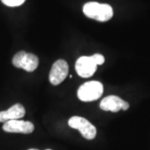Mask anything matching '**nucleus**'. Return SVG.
Wrapping results in <instances>:
<instances>
[{"instance_id": "11", "label": "nucleus", "mask_w": 150, "mask_h": 150, "mask_svg": "<svg viewBox=\"0 0 150 150\" xmlns=\"http://www.w3.org/2000/svg\"><path fill=\"white\" fill-rule=\"evenodd\" d=\"M92 58L93 59V61L96 63L97 65H102L103 64H104L105 62V59L103 56L102 54H95L93 55H92Z\"/></svg>"}, {"instance_id": "12", "label": "nucleus", "mask_w": 150, "mask_h": 150, "mask_svg": "<svg viewBox=\"0 0 150 150\" xmlns=\"http://www.w3.org/2000/svg\"><path fill=\"white\" fill-rule=\"evenodd\" d=\"M28 150H38V149H30Z\"/></svg>"}, {"instance_id": "1", "label": "nucleus", "mask_w": 150, "mask_h": 150, "mask_svg": "<svg viewBox=\"0 0 150 150\" xmlns=\"http://www.w3.org/2000/svg\"><path fill=\"white\" fill-rule=\"evenodd\" d=\"M83 12L88 18L99 22L108 21L113 15L111 6L97 2H88L85 4L83 7Z\"/></svg>"}, {"instance_id": "6", "label": "nucleus", "mask_w": 150, "mask_h": 150, "mask_svg": "<svg viewBox=\"0 0 150 150\" xmlns=\"http://www.w3.org/2000/svg\"><path fill=\"white\" fill-rule=\"evenodd\" d=\"M98 65L92 56H83L76 61L75 69L82 78H89L96 72Z\"/></svg>"}, {"instance_id": "10", "label": "nucleus", "mask_w": 150, "mask_h": 150, "mask_svg": "<svg viewBox=\"0 0 150 150\" xmlns=\"http://www.w3.org/2000/svg\"><path fill=\"white\" fill-rule=\"evenodd\" d=\"M2 3L8 7H18L22 5L25 0H1Z\"/></svg>"}, {"instance_id": "3", "label": "nucleus", "mask_w": 150, "mask_h": 150, "mask_svg": "<svg viewBox=\"0 0 150 150\" xmlns=\"http://www.w3.org/2000/svg\"><path fill=\"white\" fill-rule=\"evenodd\" d=\"M68 123L72 129H78L86 139L92 140L96 137L97 129L95 126L86 118L79 116H73L69 118Z\"/></svg>"}, {"instance_id": "4", "label": "nucleus", "mask_w": 150, "mask_h": 150, "mask_svg": "<svg viewBox=\"0 0 150 150\" xmlns=\"http://www.w3.org/2000/svg\"><path fill=\"white\" fill-rule=\"evenodd\" d=\"M12 63L18 69H23L27 72H33L38 68L39 61L35 54L19 51L13 56Z\"/></svg>"}, {"instance_id": "13", "label": "nucleus", "mask_w": 150, "mask_h": 150, "mask_svg": "<svg viewBox=\"0 0 150 150\" xmlns=\"http://www.w3.org/2000/svg\"><path fill=\"white\" fill-rule=\"evenodd\" d=\"M46 150H52V149H46Z\"/></svg>"}, {"instance_id": "2", "label": "nucleus", "mask_w": 150, "mask_h": 150, "mask_svg": "<svg viewBox=\"0 0 150 150\" xmlns=\"http://www.w3.org/2000/svg\"><path fill=\"white\" fill-rule=\"evenodd\" d=\"M103 93V85L98 81L86 82L79 88L78 98L83 102H93L98 99Z\"/></svg>"}, {"instance_id": "7", "label": "nucleus", "mask_w": 150, "mask_h": 150, "mask_svg": "<svg viewBox=\"0 0 150 150\" xmlns=\"http://www.w3.org/2000/svg\"><path fill=\"white\" fill-rule=\"evenodd\" d=\"M4 131L7 133L17 134H31L34 130V125L30 121H24L20 119L8 121L3 126Z\"/></svg>"}, {"instance_id": "9", "label": "nucleus", "mask_w": 150, "mask_h": 150, "mask_svg": "<svg viewBox=\"0 0 150 150\" xmlns=\"http://www.w3.org/2000/svg\"><path fill=\"white\" fill-rule=\"evenodd\" d=\"M25 115V108L20 103L13 105L8 110L0 112V123L20 119Z\"/></svg>"}, {"instance_id": "5", "label": "nucleus", "mask_w": 150, "mask_h": 150, "mask_svg": "<svg viewBox=\"0 0 150 150\" xmlns=\"http://www.w3.org/2000/svg\"><path fill=\"white\" fill-rule=\"evenodd\" d=\"M69 74V64L64 59L54 62L49 73V81L53 85H59L63 83Z\"/></svg>"}, {"instance_id": "8", "label": "nucleus", "mask_w": 150, "mask_h": 150, "mask_svg": "<svg viewBox=\"0 0 150 150\" xmlns=\"http://www.w3.org/2000/svg\"><path fill=\"white\" fill-rule=\"evenodd\" d=\"M99 106L103 111L116 112L121 109L124 111L128 110L129 108V103L116 95H109L103 99L100 102Z\"/></svg>"}]
</instances>
